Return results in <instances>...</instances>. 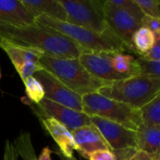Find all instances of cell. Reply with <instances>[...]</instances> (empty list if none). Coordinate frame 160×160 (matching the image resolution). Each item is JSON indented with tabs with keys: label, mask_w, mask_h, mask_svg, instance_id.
<instances>
[{
	"label": "cell",
	"mask_w": 160,
	"mask_h": 160,
	"mask_svg": "<svg viewBox=\"0 0 160 160\" xmlns=\"http://www.w3.org/2000/svg\"><path fill=\"white\" fill-rule=\"evenodd\" d=\"M0 38L57 58L78 59L82 53L90 52L64 35L37 23L24 26L0 23Z\"/></svg>",
	"instance_id": "cell-1"
},
{
	"label": "cell",
	"mask_w": 160,
	"mask_h": 160,
	"mask_svg": "<svg viewBox=\"0 0 160 160\" xmlns=\"http://www.w3.org/2000/svg\"><path fill=\"white\" fill-rule=\"evenodd\" d=\"M36 23L49 27L65 37L68 38L79 46L90 52H129L121 39L110 29L105 34H98L88 29L57 21L47 16L41 15L36 18Z\"/></svg>",
	"instance_id": "cell-2"
},
{
	"label": "cell",
	"mask_w": 160,
	"mask_h": 160,
	"mask_svg": "<svg viewBox=\"0 0 160 160\" xmlns=\"http://www.w3.org/2000/svg\"><path fill=\"white\" fill-rule=\"evenodd\" d=\"M39 63L43 69L52 74L65 86L81 97L98 93L101 87L108 84L92 76L78 59L57 58L43 54Z\"/></svg>",
	"instance_id": "cell-3"
},
{
	"label": "cell",
	"mask_w": 160,
	"mask_h": 160,
	"mask_svg": "<svg viewBox=\"0 0 160 160\" xmlns=\"http://www.w3.org/2000/svg\"><path fill=\"white\" fill-rule=\"evenodd\" d=\"M98 93L139 110L159 95L160 79L143 75L134 76L108 83Z\"/></svg>",
	"instance_id": "cell-4"
},
{
	"label": "cell",
	"mask_w": 160,
	"mask_h": 160,
	"mask_svg": "<svg viewBox=\"0 0 160 160\" xmlns=\"http://www.w3.org/2000/svg\"><path fill=\"white\" fill-rule=\"evenodd\" d=\"M82 112L88 116L110 120L133 131H137L142 126L140 111L125 103L112 100L98 93L82 96Z\"/></svg>",
	"instance_id": "cell-5"
},
{
	"label": "cell",
	"mask_w": 160,
	"mask_h": 160,
	"mask_svg": "<svg viewBox=\"0 0 160 160\" xmlns=\"http://www.w3.org/2000/svg\"><path fill=\"white\" fill-rule=\"evenodd\" d=\"M67 13V22L105 34L110 28L105 20L101 0H59Z\"/></svg>",
	"instance_id": "cell-6"
},
{
	"label": "cell",
	"mask_w": 160,
	"mask_h": 160,
	"mask_svg": "<svg viewBox=\"0 0 160 160\" xmlns=\"http://www.w3.org/2000/svg\"><path fill=\"white\" fill-rule=\"evenodd\" d=\"M103 12L108 27L122 40L128 52L134 53L132 38L135 32L142 27V22L126 10L112 5L110 0L104 1Z\"/></svg>",
	"instance_id": "cell-7"
},
{
	"label": "cell",
	"mask_w": 160,
	"mask_h": 160,
	"mask_svg": "<svg viewBox=\"0 0 160 160\" xmlns=\"http://www.w3.org/2000/svg\"><path fill=\"white\" fill-rule=\"evenodd\" d=\"M0 48L8 54L22 82L37 71L43 69L39 63V59L43 55L42 52L18 45L3 38H0Z\"/></svg>",
	"instance_id": "cell-8"
},
{
	"label": "cell",
	"mask_w": 160,
	"mask_h": 160,
	"mask_svg": "<svg viewBox=\"0 0 160 160\" xmlns=\"http://www.w3.org/2000/svg\"><path fill=\"white\" fill-rule=\"evenodd\" d=\"M33 76L41 83L44 89L45 98L82 112V97L65 86L52 74L45 69H40Z\"/></svg>",
	"instance_id": "cell-9"
},
{
	"label": "cell",
	"mask_w": 160,
	"mask_h": 160,
	"mask_svg": "<svg viewBox=\"0 0 160 160\" xmlns=\"http://www.w3.org/2000/svg\"><path fill=\"white\" fill-rule=\"evenodd\" d=\"M38 117L53 118L64 125L70 132L84 126L91 125L90 117L84 112L72 110L44 98L37 108H33Z\"/></svg>",
	"instance_id": "cell-10"
},
{
	"label": "cell",
	"mask_w": 160,
	"mask_h": 160,
	"mask_svg": "<svg viewBox=\"0 0 160 160\" xmlns=\"http://www.w3.org/2000/svg\"><path fill=\"white\" fill-rule=\"evenodd\" d=\"M90 122L100 132L112 151L136 148V131L97 116H89Z\"/></svg>",
	"instance_id": "cell-11"
},
{
	"label": "cell",
	"mask_w": 160,
	"mask_h": 160,
	"mask_svg": "<svg viewBox=\"0 0 160 160\" xmlns=\"http://www.w3.org/2000/svg\"><path fill=\"white\" fill-rule=\"evenodd\" d=\"M82 66L95 78L111 83L128 79L127 76L116 72L111 64V52H84L78 58Z\"/></svg>",
	"instance_id": "cell-12"
},
{
	"label": "cell",
	"mask_w": 160,
	"mask_h": 160,
	"mask_svg": "<svg viewBox=\"0 0 160 160\" xmlns=\"http://www.w3.org/2000/svg\"><path fill=\"white\" fill-rule=\"evenodd\" d=\"M71 134L77 147V152L86 159H88L90 154L96 151L111 150L100 132L92 124L77 128Z\"/></svg>",
	"instance_id": "cell-13"
},
{
	"label": "cell",
	"mask_w": 160,
	"mask_h": 160,
	"mask_svg": "<svg viewBox=\"0 0 160 160\" xmlns=\"http://www.w3.org/2000/svg\"><path fill=\"white\" fill-rule=\"evenodd\" d=\"M0 23L24 26L36 23V17L22 0H0Z\"/></svg>",
	"instance_id": "cell-14"
},
{
	"label": "cell",
	"mask_w": 160,
	"mask_h": 160,
	"mask_svg": "<svg viewBox=\"0 0 160 160\" xmlns=\"http://www.w3.org/2000/svg\"><path fill=\"white\" fill-rule=\"evenodd\" d=\"M43 128L50 134L53 139L57 146L59 147L60 154L67 158H71L74 151H77L76 144L74 142L71 132L61 123L53 118L49 117H38Z\"/></svg>",
	"instance_id": "cell-15"
},
{
	"label": "cell",
	"mask_w": 160,
	"mask_h": 160,
	"mask_svg": "<svg viewBox=\"0 0 160 160\" xmlns=\"http://www.w3.org/2000/svg\"><path fill=\"white\" fill-rule=\"evenodd\" d=\"M136 149L158 159L160 157V127L142 125L136 131Z\"/></svg>",
	"instance_id": "cell-16"
},
{
	"label": "cell",
	"mask_w": 160,
	"mask_h": 160,
	"mask_svg": "<svg viewBox=\"0 0 160 160\" xmlns=\"http://www.w3.org/2000/svg\"><path fill=\"white\" fill-rule=\"evenodd\" d=\"M22 2L36 18L44 15L57 21L67 22V13L59 0H22Z\"/></svg>",
	"instance_id": "cell-17"
},
{
	"label": "cell",
	"mask_w": 160,
	"mask_h": 160,
	"mask_svg": "<svg viewBox=\"0 0 160 160\" xmlns=\"http://www.w3.org/2000/svg\"><path fill=\"white\" fill-rule=\"evenodd\" d=\"M111 64L116 72L123 74L128 78L141 75L136 57L130 53L111 52Z\"/></svg>",
	"instance_id": "cell-18"
},
{
	"label": "cell",
	"mask_w": 160,
	"mask_h": 160,
	"mask_svg": "<svg viewBox=\"0 0 160 160\" xmlns=\"http://www.w3.org/2000/svg\"><path fill=\"white\" fill-rule=\"evenodd\" d=\"M156 42H159V39L156 38V35L152 31L144 27H140L132 38L134 53L139 56L144 55Z\"/></svg>",
	"instance_id": "cell-19"
},
{
	"label": "cell",
	"mask_w": 160,
	"mask_h": 160,
	"mask_svg": "<svg viewBox=\"0 0 160 160\" xmlns=\"http://www.w3.org/2000/svg\"><path fill=\"white\" fill-rule=\"evenodd\" d=\"M142 125L146 127H160V94L139 109Z\"/></svg>",
	"instance_id": "cell-20"
},
{
	"label": "cell",
	"mask_w": 160,
	"mask_h": 160,
	"mask_svg": "<svg viewBox=\"0 0 160 160\" xmlns=\"http://www.w3.org/2000/svg\"><path fill=\"white\" fill-rule=\"evenodd\" d=\"M23 84L25 88L26 98L29 99V103H34L35 105H38L45 98L44 89L41 83L34 76L27 78L23 82Z\"/></svg>",
	"instance_id": "cell-21"
},
{
	"label": "cell",
	"mask_w": 160,
	"mask_h": 160,
	"mask_svg": "<svg viewBox=\"0 0 160 160\" xmlns=\"http://www.w3.org/2000/svg\"><path fill=\"white\" fill-rule=\"evenodd\" d=\"M141 75L160 79V61H147L142 57L136 58Z\"/></svg>",
	"instance_id": "cell-22"
},
{
	"label": "cell",
	"mask_w": 160,
	"mask_h": 160,
	"mask_svg": "<svg viewBox=\"0 0 160 160\" xmlns=\"http://www.w3.org/2000/svg\"><path fill=\"white\" fill-rule=\"evenodd\" d=\"M110 2L112 5L126 10L127 12L131 14L133 17H135L138 21L142 22L144 14L142 11L141 8L137 5L135 0H110Z\"/></svg>",
	"instance_id": "cell-23"
},
{
	"label": "cell",
	"mask_w": 160,
	"mask_h": 160,
	"mask_svg": "<svg viewBox=\"0 0 160 160\" xmlns=\"http://www.w3.org/2000/svg\"><path fill=\"white\" fill-rule=\"evenodd\" d=\"M144 15L160 19L159 0H135Z\"/></svg>",
	"instance_id": "cell-24"
},
{
	"label": "cell",
	"mask_w": 160,
	"mask_h": 160,
	"mask_svg": "<svg viewBox=\"0 0 160 160\" xmlns=\"http://www.w3.org/2000/svg\"><path fill=\"white\" fill-rule=\"evenodd\" d=\"M142 27L152 31L156 35V38L160 40V19L144 15L142 20Z\"/></svg>",
	"instance_id": "cell-25"
},
{
	"label": "cell",
	"mask_w": 160,
	"mask_h": 160,
	"mask_svg": "<svg viewBox=\"0 0 160 160\" xmlns=\"http://www.w3.org/2000/svg\"><path fill=\"white\" fill-rule=\"evenodd\" d=\"M88 160H115V157L111 150H98L90 154Z\"/></svg>",
	"instance_id": "cell-26"
},
{
	"label": "cell",
	"mask_w": 160,
	"mask_h": 160,
	"mask_svg": "<svg viewBox=\"0 0 160 160\" xmlns=\"http://www.w3.org/2000/svg\"><path fill=\"white\" fill-rule=\"evenodd\" d=\"M147 61H160V44L156 42V44L142 56H140Z\"/></svg>",
	"instance_id": "cell-27"
},
{
	"label": "cell",
	"mask_w": 160,
	"mask_h": 160,
	"mask_svg": "<svg viewBox=\"0 0 160 160\" xmlns=\"http://www.w3.org/2000/svg\"><path fill=\"white\" fill-rule=\"evenodd\" d=\"M138 150L136 148H128L118 151H112L115 157V160H131L132 157Z\"/></svg>",
	"instance_id": "cell-28"
},
{
	"label": "cell",
	"mask_w": 160,
	"mask_h": 160,
	"mask_svg": "<svg viewBox=\"0 0 160 160\" xmlns=\"http://www.w3.org/2000/svg\"><path fill=\"white\" fill-rule=\"evenodd\" d=\"M18 154L15 150L13 143L7 142L5 145V152H4V159L3 160H17Z\"/></svg>",
	"instance_id": "cell-29"
},
{
	"label": "cell",
	"mask_w": 160,
	"mask_h": 160,
	"mask_svg": "<svg viewBox=\"0 0 160 160\" xmlns=\"http://www.w3.org/2000/svg\"><path fill=\"white\" fill-rule=\"evenodd\" d=\"M159 159V158H158ZM156 158H154L152 156L148 155L147 153H144L142 151H137L134 156L132 157L131 160H158Z\"/></svg>",
	"instance_id": "cell-30"
},
{
	"label": "cell",
	"mask_w": 160,
	"mask_h": 160,
	"mask_svg": "<svg viewBox=\"0 0 160 160\" xmlns=\"http://www.w3.org/2000/svg\"><path fill=\"white\" fill-rule=\"evenodd\" d=\"M52 151L47 146V147H44L39 155V157L38 158V160H52L51 158V155H52Z\"/></svg>",
	"instance_id": "cell-31"
},
{
	"label": "cell",
	"mask_w": 160,
	"mask_h": 160,
	"mask_svg": "<svg viewBox=\"0 0 160 160\" xmlns=\"http://www.w3.org/2000/svg\"><path fill=\"white\" fill-rule=\"evenodd\" d=\"M56 154H57V155H59V157H60V159L61 160H76L75 158H67L63 157V156H62L60 153H57V152H56Z\"/></svg>",
	"instance_id": "cell-32"
},
{
	"label": "cell",
	"mask_w": 160,
	"mask_h": 160,
	"mask_svg": "<svg viewBox=\"0 0 160 160\" xmlns=\"http://www.w3.org/2000/svg\"><path fill=\"white\" fill-rule=\"evenodd\" d=\"M1 77H2V74H1V68H0V79H1Z\"/></svg>",
	"instance_id": "cell-33"
},
{
	"label": "cell",
	"mask_w": 160,
	"mask_h": 160,
	"mask_svg": "<svg viewBox=\"0 0 160 160\" xmlns=\"http://www.w3.org/2000/svg\"><path fill=\"white\" fill-rule=\"evenodd\" d=\"M35 160H38V159H35Z\"/></svg>",
	"instance_id": "cell-34"
}]
</instances>
